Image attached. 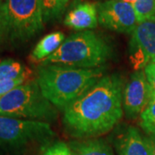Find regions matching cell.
Masks as SVG:
<instances>
[{
    "label": "cell",
    "instance_id": "1",
    "mask_svg": "<svg viewBox=\"0 0 155 155\" xmlns=\"http://www.w3.org/2000/svg\"><path fill=\"white\" fill-rule=\"evenodd\" d=\"M124 84L117 74L105 75L63 110L62 123L75 139L97 138L111 131L123 116Z\"/></svg>",
    "mask_w": 155,
    "mask_h": 155
},
{
    "label": "cell",
    "instance_id": "2",
    "mask_svg": "<svg viewBox=\"0 0 155 155\" xmlns=\"http://www.w3.org/2000/svg\"><path fill=\"white\" fill-rule=\"evenodd\" d=\"M104 67L86 69L61 65H41L35 80L45 97L64 110L104 75Z\"/></svg>",
    "mask_w": 155,
    "mask_h": 155
},
{
    "label": "cell",
    "instance_id": "3",
    "mask_svg": "<svg viewBox=\"0 0 155 155\" xmlns=\"http://www.w3.org/2000/svg\"><path fill=\"white\" fill-rule=\"evenodd\" d=\"M112 55L113 48L107 40L91 30H85L65 39L59 49L41 65L95 69L103 67Z\"/></svg>",
    "mask_w": 155,
    "mask_h": 155
},
{
    "label": "cell",
    "instance_id": "4",
    "mask_svg": "<svg viewBox=\"0 0 155 155\" xmlns=\"http://www.w3.org/2000/svg\"><path fill=\"white\" fill-rule=\"evenodd\" d=\"M58 109L42 94L35 79L26 81L0 97V116L43 122H55Z\"/></svg>",
    "mask_w": 155,
    "mask_h": 155
},
{
    "label": "cell",
    "instance_id": "5",
    "mask_svg": "<svg viewBox=\"0 0 155 155\" xmlns=\"http://www.w3.org/2000/svg\"><path fill=\"white\" fill-rule=\"evenodd\" d=\"M0 7L5 37L13 43L26 42L44 28L41 0H3Z\"/></svg>",
    "mask_w": 155,
    "mask_h": 155
},
{
    "label": "cell",
    "instance_id": "6",
    "mask_svg": "<svg viewBox=\"0 0 155 155\" xmlns=\"http://www.w3.org/2000/svg\"><path fill=\"white\" fill-rule=\"evenodd\" d=\"M54 137L50 123L0 116V150L22 153L33 146H44Z\"/></svg>",
    "mask_w": 155,
    "mask_h": 155
},
{
    "label": "cell",
    "instance_id": "7",
    "mask_svg": "<svg viewBox=\"0 0 155 155\" xmlns=\"http://www.w3.org/2000/svg\"><path fill=\"white\" fill-rule=\"evenodd\" d=\"M129 61L135 71L155 60V17L138 22L129 41Z\"/></svg>",
    "mask_w": 155,
    "mask_h": 155
},
{
    "label": "cell",
    "instance_id": "8",
    "mask_svg": "<svg viewBox=\"0 0 155 155\" xmlns=\"http://www.w3.org/2000/svg\"><path fill=\"white\" fill-rule=\"evenodd\" d=\"M98 23L117 33L131 34L137 25L132 5L121 0H108L97 5Z\"/></svg>",
    "mask_w": 155,
    "mask_h": 155
},
{
    "label": "cell",
    "instance_id": "9",
    "mask_svg": "<svg viewBox=\"0 0 155 155\" xmlns=\"http://www.w3.org/2000/svg\"><path fill=\"white\" fill-rule=\"evenodd\" d=\"M153 98V91L144 70L133 72L123 89L122 107L128 119H135L148 105Z\"/></svg>",
    "mask_w": 155,
    "mask_h": 155
},
{
    "label": "cell",
    "instance_id": "10",
    "mask_svg": "<svg viewBox=\"0 0 155 155\" xmlns=\"http://www.w3.org/2000/svg\"><path fill=\"white\" fill-rule=\"evenodd\" d=\"M118 155H154L147 136H144L137 127L129 126L115 140Z\"/></svg>",
    "mask_w": 155,
    "mask_h": 155
},
{
    "label": "cell",
    "instance_id": "11",
    "mask_svg": "<svg viewBox=\"0 0 155 155\" xmlns=\"http://www.w3.org/2000/svg\"><path fill=\"white\" fill-rule=\"evenodd\" d=\"M64 23L77 31L95 28L98 24L97 5L89 2L78 3L67 12Z\"/></svg>",
    "mask_w": 155,
    "mask_h": 155
},
{
    "label": "cell",
    "instance_id": "12",
    "mask_svg": "<svg viewBox=\"0 0 155 155\" xmlns=\"http://www.w3.org/2000/svg\"><path fill=\"white\" fill-rule=\"evenodd\" d=\"M65 41V35L56 31L50 33L41 39L31 52L29 59L32 62H42L55 53Z\"/></svg>",
    "mask_w": 155,
    "mask_h": 155
},
{
    "label": "cell",
    "instance_id": "13",
    "mask_svg": "<svg viewBox=\"0 0 155 155\" xmlns=\"http://www.w3.org/2000/svg\"><path fill=\"white\" fill-rule=\"evenodd\" d=\"M74 155H114L110 146L102 139H87L70 142Z\"/></svg>",
    "mask_w": 155,
    "mask_h": 155
},
{
    "label": "cell",
    "instance_id": "14",
    "mask_svg": "<svg viewBox=\"0 0 155 155\" xmlns=\"http://www.w3.org/2000/svg\"><path fill=\"white\" fill-rule=\"evenodd\" d=\"M20 78H28V70L23 64L13 59L0 62V82Z\"/></svg>",
    "mask_w": 155,
    "mask_h": 155
},
{
    "label": "cell",
    "instance_id": "15",
    "mask_svg": "<svg viewBox=\"0 0 155 155\" xmlns=\"http://www.w3.org/2000/svg\"><path fill=\"white\" fill-rule=\"evenodd\" d=\"M70 0H41L44 22L59 19Z\"/></svg>",
    "mask_w": 155,
    "mask_h": 155
},
{
    "label": "cell",
    "instance_id": "16",
    "mask_svg": "<svg viewBox=\"0 0 155 155\" xmlns=\"http://www.w3.org/2000/svg\"><path fill=\"white\" fill-rule=\"evenodd\" d=\"M140 126L147 136H155V97L140 116Z\"/></svg>",
    "mask_w": 155,
    "mask_h": 155
},
{
    "label": "cell",
    "instance_id": "17",
    "mask_svg": "<svg viewBox=\"0 0 155 155\" xmlns=\"http://www.w3.org/2000/svg\"><path fill=\"white\" fill-rule=\"evenodd\" d=\"M133 7L138 22L155 17V0H137Z\"/></svg>",
    "mask_w": 155,
    "mask_h": 155
},
{
    "label": "cell",
    "instance_id": "18",
    "mask_svg": "<svg viewBox=\"0 0 155 155\" xmlns=\"http://www.w3.org/2000/svg\"><path fill=\"white\" fill-rule=\"evenodd\" d=\"M41 155H74L72 148L65 142L58 141L48 147Z\"/></svg>",
    "mask_w": 155,
    "mask_h": 155
},
{
    "label": "cell",
    "instance_id": "19",
    "mask_svg": "<svg viewBox=\"0 0 155 155\" xmlns=\"http://www.w3.org/2000/svg\"><path fill=\"white\" fill-rule=\"evenodd\" d=\"M27 78H20L17 79H11V80H5L0 82V97L10 92L17 86L22 84L24 82H26Z\"/></svg>",
    "mask_w": 155,
    "mask_h": 155
},
{
    "label": "cell",
    "instance_id": "20",
    "mask_svg": "<svg viewBox=\"0 0 155 155\" xmlns=\"http://www.w3.org/2000/svg\"><path fill=\"white\" fill-rule=\"evenodd\" d=\"M143 70L146 74V77L152 87L153 97H155V65L153 63H150Z\"/></svg>",
    "mask_w": 155,
    "mask_h": 155
},
{
    "label": "cell",
    "instance_id": "21",
    "mask_svg": "<svg viewBox=\"0 0 155 155\" xmlns=\"http://www.w3.org/2000/svg\"><path fill=\"white\" fill-rule=\"evenodd\" d=\"M3 37H5V21H4L3 14L1 11V7H0V40Z\"/></svg>",
    "mask_w": 155,
    "mask_h": 155
},
{
    "label": "cell",
    "instance_id": "22",
    "mask_svg": "<svg viewBox=\"0 0 155 155\" xmlns=\"http://www.w3.org/2000/svg\"><path fill=\"white\" fill-rule=\"evenodd\" d=\"M147 138L149 140L151 146H152V147H153V154L155 155V136H147Z\"/></svg>",
    "mask_w": 155,
    "mask_h": 155
},
{
    "label": "cell",
    "instance_id": "23",
    "mask_svg": "<svg viewBox=\"0 0 155 155\" xmlns=\"http://www.w3.org/2000/svg\"><path fill=\"white\" fill-rule=\"evenodd\" d=\"M122 2H125V3H128V4H130V5H133L137 1V0H121Z\"/></svg>",
    "mask_w": 155,
    "mask_h": 155
},
{
    "label": "cell",
    "instance_id": "24",
    "mask_svg": "<svg viewBox=\"0 0 155 155\" xmlns=\"http://www.w3.org/2000/svg\"><path fill=\"white\" fill-rule=\"evenodd\" d=\"M152 63H153V64H154V65H155V60H154V61H153Z\"/></svg>",
    "mask_w": 155,
    "mask_h": 155
},
{
    "label": "cell",
    "instance_id": "25",
    "mask_svg": "<svg viewBox=\"0 0 155 155\" xmlns=\"http://www.w3.org/2000/svg\"><path fill=\"white\" fill-rule=\"evenodd\" d=\"M2 1H3V0H0V5H1V3H2Z\"/></svg>",
    "mask_w": 155,
    "mask_h": 155
}]
</instances>
